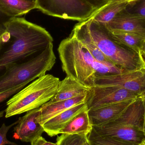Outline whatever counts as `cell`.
<instances>
[{
	"label": "cell",
	"instance_id": "cell-35",
	"mask_svg": "<svg viewBox=\"0 0 145 145\" xmlns=\"http://www.w3.org/2000/svg\"><path fill=\"white\" fill-rule=\"evenodd\" d=\"M130 1V0H110V1Z\"/></svg>",
	"mask_w": 145,
	"mask_h": 145
},
{
	"label": "cell",
	"instance_id": "cell-28",
	"mask_svg": "<svg viewBox=\"0 0 145 145\" xmlns=\"http://www.w3.org/2000/svg\"><path fill=\"white\" fill-rule=\"evenodd\" d=\"M31 143V145H58L57 143L54 144L47 141L41 136L38 137Z\"/></svg>",
	"mask_w": 145,
	"mask_h": 145
},
{
	"label": "cell",
	"instance_id": "cell-31",
	"mask_svg": "<svg viewBox=\"0 0 145 145\" xmlns=\"http://www.w3.org/2000/svg\"><path fill=\"white\" fill-rule=\"evenodd\" d=\"M141 0H130V5L129 6H134L135 5V3L138 2L140 1Z\"/></svg>",
	"mask_w": 145,
	"mask_h": 145
},
{
	"label": "cell",
	"instance_id": "cell-2",
	"mask_svg": "<svg viewBox=\"0 0 145 145\" xmlns=\"http://www.w3.org/2000/svg\"><path fill=\"white\" fill-rule=\"evenodd\" d=\"M3 25L14 41L0 57V71L53 43L52 37L46 29L24 18H10Z\"/></svg>",
	"mask_w": 145,
	"mask_h": 145
},
{
	"label": "cell",
	"instance_id": "cell-10",
	"mask_svg": "<svg viewBox=\"0 0 145 145\" xmlns=\"http://www.w3.org/2000/svg\"><path fill=\"white\" fill-rule=\"evenodd\" d=\"M40 108L29 111L18 120L13 137L23 142H30L41 136L44 132L39 119Z\"/></svg>",
	"mask_w": 145,
	"mask_h": 145
},
{
	"label": "cell",
	"instance_id": "cell-34",
	"mask_svg": "<svg viewBox=\"0 0 145 145\" xmlns=\"http://www.w3.org/2000/svg\"><path fill=\"white\" fill-rule=\"evenodd\" d=\"M139 145H145V138L143 140V141H142V142H141V143H140V144H139Z\"/></svg>",
	"mask_w": 145,
	"mask_h": 145
},
{
	"label": "cell",
	"instance_id": "cell-16",
	"mask_svg": "<svg viewBox=\"0 0 145 145\" xmlns=\"http://www.w3.org/2000/svg\"><path fill=\"white\" fill-rule=\"evenodd\" d=\"M88 95L54 103H46L40 107L39 119L43 125L47 121L63 112L79 104L86 103Z\"/></svg>",
	"mask_w": 145,
	"mask_h": 145
},
{
	"label": "cell",
	"instance_id": "cell-19",
	"mask_svg": "<svg viewBox=\"0 0 145 145\" xmlns=\"http://www.w3.org/2000/svg\"><path fill=\"white\" fill-rule=\"evenodd\" d=\"M130 1H110L107 5L97 11L91 17L94 20L102 24H108L118 13L127 9Z\"/></svg>",
	"mask_w": 145,
	"mask_h": 145
},
{
	"label": "cell",
	"instance_id": "cell-21",
	"mask_svg": "<svg viewBox=\"0 0 145 145\" xmlns=\"http://www.w3.org/2000/svg\"><path fill=\"white\" fill-rule=\"evenodd\" d=\"M88 138L91 145H136L99 135L95 133L93 129L88 135Z\"/></svg>",
	"mask_w": 145,
	"mask_h": 145
},
{
	"label": "cell",
	"instance_id": "cell-12",
	"mask_svg": "<svg viewBox=\"0 0 145 145\" xmlns=\"http://www.w3.org/2000/svg\"><path fill=\"white\" fill-rule=\"evenodd\" d=\"M137 99L89 110L88 112L91 125L93 127L99 126L113 121L121 115Z\"/></svg>",
	"mask_w": 145,
	"mask_h": 145
},
{
	"label": "cell",
	"instance_id": "cell-24",
	"mask_svg": "<svg viewBox=\"0 0 145 145\" xmlns=\"http://www.w3.org/2000/svg\"><path fill=\"white\" fill-rule=\"evenodd\" d=\"M18 121H17L16 122L12 123L9 126H7L5 123H3L1 127L0 128V145H18L13 143V142L9 141L8 140L7 138V134L8 130L10 129V128L12 127L13 125H15L18 123Z\"/></svg>",
	"mask_w": 145,
	"mask_h": 145
},
{
	"label": "cell",
	"instance_id": "cell-3",
	"mask_svg": "<svg viewBox=\"0 0 145 145\" xmlns=\"http://www.w3.org/2000/svg\"><path fill=\"white\" fill-rule=\"evenodd\" d=\"M144 122L143 100L138 97L117 118L105 124L93 126V129L99 135L139 145L145 138Z\"/></svg>",
	"mask_w": 145,
	"mask_h": 145
},
{
	"label": "cell",
	"instance_id": "cell-27",
	"mask_svg": "<svg viewBox=\"0 0 145 145\" xmlns=\"http://www.w3.org/2000/svg\"><path fill=\"white\" fill-rule=\"evenodd\" d=\"M142 2L138 6L134 14L145 23V0H141Z\"/></svg>",
	"mask_w": 145,
	"mask_h": 145
},
{
	"label": "cell",
	"instance_id": "cell-11",
	"mask_svg": "<svg viewBox=\"0 0 145 145\" xmlns=\"http://www.w3.org/2000/svg\"><path fill=\"white\" fill-rule=\"evenodd\" d=\"M105 25L109 29L133 33L145 37V23L127 9L120 12Z\"/></svg>",
	"mask_w": 145,
	"mask_h": 145
},
{
	"label": "cell",
	"instance_id": "cell-14",
	"mask_svg": "<svg viewBox=\"0 0 145 145\" xmlns=\"http://www.w3.org/2000/svg\"><path fill=\"white\" fill-rule=\"evenodd\" d=\"M86 110H88V108L85 103L77 105L63 112L43 123L44 132L51 137L57 135L59 131L71 119Z\"/></svg>",
	"mask_w": 145,
	"mask_h": 145
},
{
	"label": "cell",
	"instance_id": "cell-7",
	"mask_svg": "<svg viewBox=\"0 0 145 145\" xmlns=\"http://www.w3.org/2000/svg\"><path fill=\"white\" fill-rule=\"evenodd\" d=\"M36 8L50 16L85 21L95 13L93 7L84 0H35Z\"/></svg>",
	"mask_w": 145,
	"mask_h": 145
},
{
	"label": "cell",
	"instance_id": "cell-23",
	"mask_svg": "<svg viewBox=\"0 0 145 145\" xmlns=\"http://www.w3.org/2000/svg\"><path fill=\"white\" fill-rule=\"evenodd\" d=\"M28 84H29L28 83H24L9 89L0 92V103L17 93Z\"/></svg>",
	"mask_w": 145,
	"mask_h": 145
},
{
	"label": "cell",
	"instance_id": "cell-29",
	"mask_svg": "<svg viewBox=\"0 0 145 145\" xmlns=\"http://www.w3.org/2000/svg\"><path fill=\"white\" fill-rule=\"evenodd\" d=\"M140 52L145 61V39L141 44L140 48Z\"/></svg>",
	"mask_w": 145,
	"mask_h": 145
},
{
	"label": "cell",
	"instance_id": "cell-9",
	"mask_svg": "<svg viewBox=\"0 0 145 145\" xmlns=\"http://www.w3.org/2000/svg\"><path fill=\"white\" fill-rule=\"evenodd\" d=\"M95 85L119 87L134 92L139 95L145 89V68L119 74L97 76Z\"/></svg>",
	"mask_w": 145,
	"mask_h": 145
},
{
	"label": "cell",
	"instance_id": "cell-13",
	"mask_svg": "<svg viewBox=\"0 0 145 145\" xmlns=\"http://www.w3.org/2000/svg\"><path fill=\"white\" fill-rule=\"evenodd\" d=\"M90 89L71 77L67 76L60 81L56 94L47 103L51 104L87 95Z\"/></svg>",
	"mask_w": 145,
	"mask_h": 145
},
{
	"label": "cell",
	"instance_id": "cell-17",
	"mask_svg": "<svg viewBox=\"0 0 145 145\" xmlns=\"http://www.w3.org/2000/svg\"><path fill=\"white\" fill-rule=\"evenodd\" d=\"M35 8V1L0 0V13L9 18L22 16Z\"/></svg>",
	"mask_w": 145,
	"mask_h": 145
},
{
	"label": "cell",
	"instance_id": "cell-1",
	"mask_svg": "<svg viewBox=\"0 0 145 145\" xmlns=\"http://www.w3.org/2000/svg\"><path fill=\"white\" fill-rule=\"evenodd\" d=\"M62 69L67 76L91 88L97 76L119 74L127 71L114 64L97 61L72 34L62 41L58 48Z\"/></svg>",
	"mask_w": 145,
	"mask_h": 145
},
{
	"label": "cell",
	"instance_id": "cell-26",
	"mask_svg": "<svg viewBox=\"0 0 145 145\" xmlns=\"http://www.w3.org/2000/svg\"><path fill=\"white\" fill-rule=\"evenodd\" d=\"M11 37L10 34L6 30L3 24H0V50L3 45L8 42Z\"/></svg>",
	"mask_w": 145,
	"mask_h": 145
},
{
	"label": "cell",
	"instance_id": "cell-4",
	"mask_svg": "<svg viewBox=\"0 0 145 145\" xmlns=\"http://www.w3.org/2000/svg\"><path fill=\"white\" fill-rule=\"evenodd\" d=\"M60 81L58 78L49 74L34 80L7 102L5 117L40 108L56 94Z\"/></svg>",
	"mask_w": 145,
	"mask_h": 145
},
{
	"label": "cell",
	"instance_id": "cell-5",
	"mask_svg": "<svg viewBox=\"0 0 145 145\" xmlns=\"http://www.w3.org/2000/svg\"><path fill=\"white\" fill-rule=\"evenodd\" d=\"M85 21L96 46L112 63L127 71L145 69L142 54L117 43L111 37L105 24L91 18Z\"/></svg>",
	"mask_w": 145,
	"mask_h": 145
},
{
	"label": "cell",
	"instance_id": "cell-25",
	"mask_svg": "<svg viewBox=\"0 0 145 145\" xmlns=\"http://www.w3.org/2000/svg\"><path fill=\"white\" fill-rule=\"evenodd\" d=\"M90 4L95 12L100 10L102 8L107 5L110 2V0H84Z\"/></svg>",
	"mask_w": 145,
	"mask_h": 145
},
{
	"label": "cell",
	"instance_id": "cell-15",
	"mask_svg": "<svg viewBox=\"0 0 145 145\" xmlns=\"http://www.w3.org/2000/svg\"><path fill=\"white\" fill-rule=\"evenodd\" d=\"M71 33L88 49L97 61L105 64H113L105 57L96 46L90 35L85 20L76 24Z\"/></svg>",
	"mask_w": 145,
	"mask_h": 145
},
{
	"label": "cell",
	"instance_id": "cell-30",
	"mask_svg": "<svg viewBox=\"0 0 145 145\" xmlns=\"http://www.w3.org/2000/svg\"><path fill=\"white\" fill-rule=\"evenodd\" d=\"M143 100L144 106V127H143V132L145 135V99H142Z\"/></svg>",
	"mask_w": 145,
	"mask_h": 145
},
{
	"label": "cell",
	"instance_id": "cell-6",
	"mask_svg": "<svg viewBox=\"0 0 145 145\" xmlns=\"http://www.w3.org/2000/svg\"><path fill=\"white\" fill-rule=\"evenodd\" d=\"M53 43L42 50L36 57L22 64L13 63L6 68L0 76V92L24 83H30L46 75L56 63Z\"/></svg>",
	"mask_w": 145,
	"mask_h": 145
},
{
	"label": "cell",
	"instance_id": "cell-33",
	"mask_svg": "<svg viewBox=\"0 0 145 145\" xmlns=\"http://www.w3.org/2000/svg\"><path fill=\"white\" fill-rule=\"evenodd\" d=\"M82 145H91V144H90V142L89 141L88 138H87L85 140V141L83 143Z\"/></svg>",
	"mask_w": 145,
	"mask_h": 145
},
{
	"label": "cell",
	"instance_id": "cell-32",
	"mask_svg": "<svg viewBox=\"0 0 145 145\" xmlns=\"http://www.w3.org/2000/svg\"><path fill=\"white\" fill-rule=\"evenodd\" d=\"M138 97L140 98L141 99H145V89L143 92H142L139 95H138Z\"/></svg>",
	"mask_w": 145,
	"mask_h": 145
},
{
	"label": "cell",
	"instance_id": "cell-8",
	"mask_svg": "<svg viewBox=\"0 0 145 145\" xmlns=\"http://www.w3.org/2000/svg\"><path fill=\"white\" fill-rule=\"evenodd\" d=\"M138 95L125 89L115 86L95 85L90 88L86 105L88 110L110 104L136 99Z\"/></svg>",
	"mask_w": 145,
	"mask_h": 145
},
{
	"label": "cell",
	"instance_id": "cell-20",
	"mask_svg": "<svg viewBox=\"0 0 145 145\" xmlns=\"http://www.w3.org/2000/svg\"><path fill=\"white\" fill-rule=\"evenodd\" d=\"M107 29L111 38L117 43L141 54L140 46L145 37L129 32Z\"/></svg>",
	"mask_w": 145,
	"mask_h": 145
},
{
	"label": "cell",
	"instance_id": "cell-22",
	"mask_svg": "<svg viewBox=\"0 0 145 145\" xmlns=\"http://www.w3.org/2000/svg\"><path fill=\"white\" fill-rule=\"evenodd\" d=\"M88 135L77 134H62L58 136L57 144L58 145H82Z\"/></svg>",
	"mask_w": 145,
	"mask_h": 145
},
{
	"label": "cell",
	"instance_id": "cell-36",
	"mask_svg": "<svg viewBox=\"0 0 145 145\" xmlns=\"http://www.w3.org/2000/svg\"><path fill=\"white\" fill-rule=\"evenodd\" d=\"M28 1H35V0H28Z\"/></svg>",
	"mask_w": 145,
	"mask_h": 145
},
{
	"label": "cell",
	"instance_id": "cell-18",
	"mask_svg": "<svg viewBox=\"0 0 145 145\" xmlns=\"http://www.w3.org/2000/svg\"><path fill=\"white\" fill-rule=\"evenodd\" d=\"M88 110L78 113L59 132V134H77L88 135L92 131Z\"/></svg>",
	"mask_w": 145,
	"mask_h": 145
},
{
	"label": "cell",
	"instance_id": "cell-37",
	"mask_svg": "<svg viewBox=\"0 0 145 145\" xmlns=\"http://www.w3.org/2000/svg\"></svg>",
	"mask_w": 145,
	"mask_h": 145
}]
</instances>
